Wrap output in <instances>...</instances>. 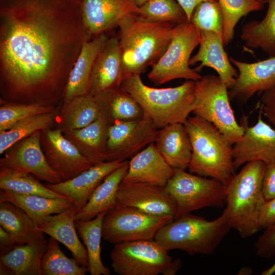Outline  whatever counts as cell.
Segmentation results:
<instances>
[{
	"label": "cell",
	"mask_w": 275,
	"mask_h": 275,
	"mask_svg": "<svg viewBox=\"0 0 275 275\" xmlns=\"http://www.w3.org/2000/svg\"><path fill=\"white\" fill-rule=\"evenodd\" d=\"M3 1L1 102L57 106L69 76L65 22L81 16V0Z\"/></svg>",
	"instance_id": "1"
},
{
	"label": "cell",
	"mask_w": 275,
	"mask_h": 275,
	"mask_svg": "<svg viewBox=\"0 0 275 275\" xmlns=\"http://www.w3.org/2000/svg\"><path fill=\"white\" fill-rule=\"evenodd\" d=\"M175 26L147 20L139 14L123 18L118 26L123 79L141 75L157 63L171 41Z\"/></svg>",
	"instance_id": "2"
},
{
	"label": "cell",
	"mask_w": 275,
	"mask_h": 275,
	"mask_svg": "<svg viewBox=\"0 0 275 275\" xmlns=\"http://www.w3.org/2000/svg\"><path fill=\"white\" fill-rule=\"evenodd\" d=\"M140 76L124 78L121 86L138 103L144 116L158 129L184 124L195 107V81L186 80L175 87L158 89L145 85Z\"/></svg>",
	"instance_id": "3"
},
{
	"label": "cell",
	"mask_w": 275,
	"mask_h": 275,
	"mask_svg": "<svg viewBox=\"0 0 275 275\" xmlns=\"http://www.w3.org/2000/svg\"><path fill=\"white\" fill-rule=\"evenodd\" d=\"M192 146L190 173L226 184L235 173L233 144L212 123L197 116L183 124Z\"/></svg>",
	"instance_id": "4"
},
{
	"label": "cell",
	"mask_w": 275,
	"mask_h": 275,
	"mask_svg": "<svg viewBox=\"0 0 275 275\" xmlns=\"http://www.w3.org/2000/svg\"><path fill=\"white\" fill-rule=\"evenodd\" d=\"M266 164L254 160L244 164L226 184V207L231 229L242 238L259 231L258 218L265 200L262 190Z\"/></svg>",
	"instance_id": "5"
},
{
	"label": "cell",
	"mask_w": 275,
	"mask_h": 275,
	"mask_svg": "<svg viewBox=\"0 0 275 275\" xmlns=\"http://www.w3.org/2000/svg\"><path fill=\"white\" fill-rule=\"evenodd\" d=\"M231 229L225 209L212 221L190 213L164 225L154 239L168 251L178 250L190 255H211Z\"/></svg>",
	"instance_id": "6"
},
{
	"label": "cell",
	"mask_w": 275,
	"mask_h": 275,
	"mask_svg": "<svg viewBox=\"0 0 275 275\" xmlns=\"http://www.w3.org/2000/svg\"><path fill=\"white\" fill-rule=\"evenodd\" d=\"M195 116L213 124L233 145L244 133L230 102L228 88L218 76L205 75L195 81Z\"/></svg>",
	"instance_id": "7"
},
{
	"label": "cell",
	"mask_w": 275,
	"mask_h": 275,
	"mask_svg": "<svg viewBox=\"0 0 275 275\" xmlns=\"http://www.w3.org/2000/svg\"><path fill=\"white\" fill-rule=\"evenodd\" d=\"M174 169L173 176L166 188L176 205L174 219L195 210L207 207L220 208L226 205V184L184 170Z\"/></svg>",
	"instance_id": "8"
},
{
	"label": "cell",
	"mask_w": 275,
	"mask_h": 275,
	"mask_svg": "<svg viewBox=\"0 0 275 275\" xmlns=\"http://www.w3.org/2000/svg\"><path fill=\"white\" fill-rule=\"evenodd\" d=\"M200 40V31L191 22L175 25L167 49L148 74L149 80L160 85L176 79H200L202 76L189 64L191 54Z\"/></svg>",
	"instance_id": "9"
},
{
	"label": "cell",
	"mask_w": 275,
	"mask_h": 275,
	"mask_svg": "<svg viewBox=\"0 0 275 275\" xmlns=\"http://www.w3.org/2000/svg\"><path fill=\"white\" fill-rule=\"evenodd\" d=\"M118 202L107 210L103 219V239L112 243L153 240L164 225L173 220Z\"/></svg>",
	"instance_id": "10"
},
{
	"label": "cell",
	"mask_w": 275,
	"mask_h": 275,
	"mask_svg": "<svg viewBox=\"0 0 275 275\" xmlns=\"http://www.w3.org/2000/svg\"><path fill=\"white\" fill-rule=\"evenodd\" d=\"M155 239L115 244L111 253L112 267L120 275H158L173 260Z\"/></svg>",
	"instance_id": "11"
},
{
	"label": "cell",
	"mask_w": 275,
	"mask_h": 275,
	"mask_svg": "<svg viewBox=\"0 0 275 275\" xmlns=\"http://www.w3.org/2000/svg\"><path fill=\"white\" fill-rule=\"evenodd\" d=\"M157 128L150 119L142 118L115 122L109 125L106 161H124L149 144L154 143Z\"/></svg>",
	"instance_id": "12"
},
{
	"label": "cell",
	"mask_w": 275,
	"mask_h": 275,
	"mask_svg": "<svg viewBox=\"0 0 275 275\" xmlns=\"http://www.w3.org/2000/svg\"><path fill=\"white\" fill-rule=\"evenodd\" d=\"M40 143L48 163L62 181L73 178L93 166L57 128L41 130Z\"/></svg>",
	"instance_id": "13"
},
{
	"label": "cell",
	"mask_w": 275,
	"mask_h": 275,
	"mask_svg": "<svg viewBox=\"0 0 275 275\" xmlns=\"http://www.w3.org/2000/svg\"><path fill=\"white\" fill-rule=\"evenodd\" d=\"M241 124L244 127L243 134L232 147L235 170L251 161L260 160L266 164L275 161V129L263 121L261 113L253 126H249L245 116Z\"/></svg>",
	"instance_id": "14"
},
{
	"label": "cell",
	"mask_w": 275,
	"mask_h": 275,
	"mask_svg": "<svg viewBox=\"0 0 275 275\" xmlns=\"http://www.w3.org/2000/svg\"><path fill=\"white\" fill-rule=\"evenodd\" d=\"M41 130L19 141L0 159V167L29 173L39 180L56 184L62 182L50 167L40 143Z\"/></svg>",
	"instance_id": "15"
},
{
	"label": "cell",
	"mask_w": 275,
	"mask_h": 275,
	"mask_svg": "<svg viewBox=\"0 0 275 275\" xmlns=\"http://www.w3.org/2000/svg\"><path fill=\"white\" fill-rule=\"evenodd\" d=\"M229 59L238 72L234 85L228 89L230 100L243 103L255 94L275 87V55L254 63L242 62L231 57Z\"/></svg>",
	"instance_id": "16"
},
{
	"label": "cell",
	"mask_w": 275,
	"mask_h": 275,
	"mask_svg": "<svg viewBox=\"0 0 275 275\" xmlns=\"http://www.w3.org/2000/svg\"><path fill=\"white\" fill-rule=\"evenodd\" d=\"M118 202L138 208L146 213L158 216L176 214L175 203L166 186L135 183H121L117 195Z\"/></svg>",
	"instance_id": "17"
},
{
	"label": "cell",
	"mask_w": 275,
	"mask_h": 275,
	"mask_svg": "<svg viewBox=\"0 0 275 275\" xmlns=\"http://www.w3.org/2000/svg\"><path fill=\"white\" fill-rule=\"evenodd\" d=\"M132 0H81V15L84 29L95 37L118 26L126 16L139 14Z\"/></svg>",
	"instance_id": "18"
},
{
	"label": "cell",
	"mask_w": 275,
	"mask_h": 275,
	"mask_svg": "<svg viewBox=\"0 0 275 275\" xmlns=\"http://www.w3.org/2000/svg\"><path fill=\"white\" fill-rule=\"evenodd\" d=\"M126 161H104L93 165L69 180L45 185L66 197L79 210L86 205L94 190L104 178Z\"/></svg>",
	"instance_id": "19"
},
{
	"label": "cell",
	"mask_w": 275,
	"mask_h": 275,
	"mask_svg": "<svg viewBox=\"0 0 275 275\" xmlns=\"http://www.w3.org/2000/svg\"><path fill=\"white\" fill-rule=\"evenodd\" d=\"M174 172V169L166 161L152 143L131 157L121 182L148 183L165 187Z\"/></svg>",
	"instance_id": "20"
},
{
	"label": "cell",
	"mask_w": 275,
	"mask_h": 275,
	"mask_svg": "<svg viewBox=\"0 0 275 275\" xmlns=\"http://www.w3.org/2000/svg\"><path fill=\"white\" fill-rule=\"evenodd\" d=\"M199 48L190 58L189 64L200 62L195 70L200 72L205 67L213 69L228 89L234 84L238 72L234 68L224 49L222 37L211 31H201Z\"/></svg>",
	"instance_id": "21"
},
{
	"label": "cell",
	"mask_w": 275,
	"mask_h": 275,
	"mask_svg": "<svg viewBox=\"0 0 275 275\" xmlns=\"http://www.w3.org/2000/svg\"><path fill=\"white\" fill-rule=\"evenodd\" d=\"M107 39V37L102 33L91 41L83 40L63 91V103H67L76 97L89 94L93 64Z\"/></svg>",
	"instance_id": "22"
},
{
	"label": "cell",
	"mask_w": 275,
	"mask_h": 275,
	"mask_svg": "<svg viewBox=\"0 0 275 275\" xmlns=\"http://www.w3.org/2000/svg\"><path fill=\"white\" fill-rule=\"evenodd\" d=\"M122 80L118 38H108L93 64L89 94L95 96L105 90L120 86Z\"/></svg>",
	"instance_id": "23"
},
{
	"label": "cell",
	"mask_w": 275,
	"mask_h": 275,
	"mask_svg": "<svg viewBox=\"0 0 275 275\" xmlns=\"http://www.w3.org/2000/svg\"><path fill=\"white\" fill-rule=\"evenodd\" d=\"M78 211L73 206L60 213L49 215L37 229L66 246L79 265L88 267L87 251L78 238L75 226V216Z\"/></svg>",
	"instance_id": "24"
},
{
	"label": "cell",
	"mask_w": 275,
	"mask_h": 275,
	"mask_svg": "<svg viewBox=\"0 0 275 275\" xmlns=\"http://www.w3.org/2000/svg\"><path fill=\"white\" fill-rule=\"evenodd\" d=\"M154 144L166 161L173 169L185 170L188 168L192 146L183 124H171L159 129Z\"/></svg>",
	"instance_id": "25"
},
{
	"label": "cell",
	"mask_w": 275,
	"mask_h": 275,
	"mask_svg": "<svg viewBox=\"0 0 275 275\" xmlns=\"http://www.w3.org/2000/svg\"><path fill=\"white\" fill-rule=\"evenodd\" d=\"M109 124L100 113L89 125L63 132L93 165L106 161V144Z\"/></svg>",
	"instance_id": "26"
},
{
	"label": "cell",
	"mask_w": 275,
	"mask_h": 275,
	"mask_svg": "<svg viewBox=\"0 0 275 275\" xmlns=\"http://www.w3.org/2000/svg\"><path fill=\"white\" fill-rule=\"evenodd\" d=\"M48 240L15 245L10 252L0 256L1 275H42L41 260Z\"/></svg>",
	"instance_id": "27"
},
{
	"label": "cell",
	"mask_w": 275,
	"mask_h": 275,
	"mask_svg": "<svg viewBox=\"0 0 275 275\" xmlns=\"http://www.w3.org/2000/svg\"><path fill=\"white\" fill-rule=\"evenodd\" d=\"M128 164L129 161L126 160L104 178L94 190L86 205L76 213L75 221L91 220L118 203V190L128 171Z\"/></svg>",
	"instance_id": "28"
},
{
	"label": "cell",
	"mask_w": 275,
	"mask_h": 275,
	"mask_svg": "<svg viewBox=\"0 0 275 275\" xmlns=\"http://www.w3.org/2000/svg\"><path fill=\"white\" fill-rule=\"evenodd\" d=\"M0 225L16 245L36 242L45 239L37 224L19 207L11 202H0Z\"/></svg>",
	"instance_id": "29"
},
{
	"label": "cell",
	"mask_w": 275,
	"mask_h": 275,
	"mask_svg": "<svg viewBox=\"0 0 275 275\" xmlns=\"http://www.w3.org/2000/svg\"><path fill=\"white\" fill-rule=\"evenodd\" d=\"M7 201L17 205L39 225L48 215L60 213L75 206L68 199L50 198L1 189L0 202Z\"/></svg>",
	"instance_id": "30"
},
{
	"label": "cell",
	"mask_w": 275,
	"mask_h": 275,
	"mask_svg": "<svg viewBox=\"0 0 275 275\" xmlns=\"http://www.w3.org/2000/svg\"><path fill=\"white\" fill-rule=\"evenodd\" d=\"M94 97L100 113L109 125L118 121L139 119L144 116L138 103L121 86L105 90Z\"/></svg>",
	"instance_id": "31"
},
{
	"label": "cell",
	"mask_w": 275,
	"mask_h": 275,
	"mask_svg": "<svg viewBox=\"0 0 275 275\" xmlns=\"http://www.w3.org/2000/svg\"><path fill=\"white\" fill-rule=\"evenodd\" d=\"M100 115L95 97L88 94L76 97L67 103H63L58 116L57 128L63 133L85 127Z\"/></svg>",
	"instance_id": "32"
},
{
	"label": "cell",
	"mask_w": 275,
	"mask_h": 275,
	"mask_svg": "<svg viewBox=\"0 0 275 275\" xmlns=\"http://www.w3.org/2000/svg\"><path fill=\"white\" fill-rule=\"evenodd\" d=\"M268 8L261 20H254L241 29L240 38L249 49H260L275 55V0H267Z\"/></svg>",
	"instance_id": "33"
},
{
	"label": "cell",
	"mask_w": 275,
	"mask_h": 275,
	"mask_svg": "<svg viewBox=\"0 0 275 275\" xmlns=\"http://www.w3.org/2000/svg\"><path fill=\"white\" fill-rule=\"evenodd\" d=\"M106 212L89 221H75V226L86 248L89 260V272L91 275H109L111 270L105 266L101 258L102 222Z\"/></svg>",
	"instance_id": "34"
},
{
	"label": "cell",
	"mask_w": 275,
	"mask_h": 275,
	"mask_svg": "<svg viewBox=\"0 0 275 275\" xmlns=\"http://www.w3.org/2000/svg\"><path fill=\"white\" fill-rule=\"evenodd\" d=\"M62 104L51 112L28 117L16 122L9 129L0 132V154L36 131L52 128L56 125Z\"/></svg>",
	"instance_id": "35"
},
{
	"label": "cell",
	"mask_w": 275,
	"mask_h": 275,
	"mask_svg": "<svg viewBox=\"0 0 275 275\" xmlns=\"http://www.w3.org/2000/svg\"><path fill=\"white\" fill-rule=\"evenodd\" d=\"M34 176L26 172L0 167V188L21 194L68 199L50 189Z\"/></svg>",
	"instance_id": "36"
},
{
	"label": "cell",
	"mask_w": 275,
	"mask_h": 275,
	"mask_svg": "<svg viewBox=\"0 0 275 275\" xmlns=\"http://www.w3.org/2000/svg\"><path fill=\"white\" fill-rule=\"evenodd\" d=\"M58 241L48 239L47 249L41 260L42 275H85L88 267L79 265L75 259L68 258L62 251Z\"/></svg>",
	"instance_id": "37"
},
{
	"label": "cell",
	"mask_w": 275,
	"mask_h": 275,
	"mask_svg": "<svg viewBox=\"0 0 275 275\" xmlns=\"http://www.w3.org/2000/svg\"><path fill=\"white\" fill-rule=\"evenodd\" d=\"M223 16L222 39L224 46L232 40L238 21L248 14L263 9L257 0H217Z\"/></svg>",
	"instance_id": "38"
},
{
	"label": "cell",
	"mask_w": 275,
	"mask_h": 275,
	"mask_svg": "<svg viewBox=\"0 0 275 275\" xmlns=\"http://www.w3.org/2000/svg\"><path fill=\"white\" fill-rule=\"evenodd\" d=\"M139 10V15L151 21L176 25L187 21L184 10L175 0H148Z\"/></svg>",
	"instance_id": "39"
},
{
	"label": "cell",
	"mask_w": 275,
	"mask_h": 275,
	"mask_svg": "<svg viewBox=\"0 0 275 275\" xmlns=\"http://www.w3.org/2000/svg\"><path fill=\"white\" fill-rule=\"evenodd\" d=\"M58 106L1 102L0 132L9 129L16 122L23 119L51 112Z\"/></svg>",
	"instance_id": "40"
},
{
	"label": "cell",
	"mask_w": 275,
	"mask_h": 275,
	"mask_svg": "<svg viewBox=\"0 0 275 275\" xmlns=\"http://www.w3.org/2000/svg\"><path fill=\"white\" fill-rule=\"evenodd\" d=\"M191 23L200 31H211L222 37L223 16L218 2H204L195 8Z\"/></svg>",
	"instance_id": "41"
},
{
	"label": "cell",
	"mask_w": 275,
	"mask_h": 275,
	"mask_svg": "<svg viewBox=\"0 0 275 275\" xmlns=\"http://www.w3.org/2000/svg\"><path fill=\"white\" fill-rule=\"evenodd\" d=\"M255 248L260 257L271 259L275 256V223L264 229L255 243Z\"/></svg>",
	"instance_id": "42"
},
{
	"label": "cell",
	"mask_w": 275,
	"mask_h": 275,
	"mask_svg": "<svg viewBox=\"0 0 275 275\" xmlns=\"http://www.w3.org/2000/svg\"><path fill=\"white\" fill-rule=\"evenodd\" d=\"M262 96L256 104L257 108L268 122L275 129V87L262 93Z\"/></svg>",
	"instance_id": "43"
},
{
	"label": "cell",
	"mask_w": 275,
	"mask_h": 275,
	"mask_svg": "<svg viewBox=\"0 0 275 275\" xmlns=\"http://www.w3.org/2000/svg\"><path fill=\"white\" fill-rule=\"evenodd\" d=\"M275 223V198L265 201L261 205L258 218L259 231Z\"/></svg>",
	"instance_id": "44"
},
{
	"label": "cell",
	"mask_w": 275,
	"mask_h": 275,
	"mask_svg": "<svg viewBox=\"0 0 275 275\" xmlns=\"http://www.w3.org/2000/svg\"><path fill=\"white\" fill-rule=\"evenodd\" d=\"M262 190L265 201L275 198V161L266 164Z\"/></svg>",
	"instance_id": "45"
},
{
	"label": "cell",
	"mask_w": 275,
	"mask_h": 275,
	"mask_svg": "<svg viewBox=\"0 0 275 275\" xmlns=\"http://www.w3.org/2000/svg\"><path fill=\"white\" fill-rule=\"evenodd\" d=\"M15 244L10 234L2 227H0V256L11 251Z\"/></svg>",
	"instance_id": "46"
},
{
	"label": "cell",
	"mask_w": 275,
	"mask_h": 275,
	"mask_svg": "<svg viewBox=\"0 0 275 275\" xmlns=\"http://www.w3.org/2000/svg\"><path fill=\"white\" fill-rule=\"evenodd\" d=\"M184 10L188 21H190L195 8L199 4L204 2H217V0H176Z\"/></svg>",
	"instance_id": "47"
},
{
	"label": "cell",
	"mask_w": 275,
	"mask_h": 275,
	"mask_svg": "<svg viewBox=\"0 0 275 275\" xmlns=\"http://www.w3.org/2000/svg\"><path fill=\"white\" fill-rule=\"evenodd\" d=\"M182 261L179 258L173 259L164 267L161 274L175 275L182 266Z\"/></svg>",
	"instance_id": "48"
},
{
	"label": "cell",
	"mask_w": 275,
	"mask_h": 275,
	"mask_svg": "<svg viewBox=\"0 0 275 275\" xmlns=\"http://www.w3.org/2000/svg\"><path fill=\"white\" fill-rule=\"evenodd\" d=\"M253 272V269L248 266H244L241 268L238 271L239 275H250Z\"/></svg>",
	"instance_id": "49"
},
{
	"label": "cell",
	"mask_w": 275,
	"mask_h": 275,
	"mask_svg": "<svg viewBox=\"0 0 275 275\" xmlns=\"http://www.w3.org/2000/svg\"><path fill=\"white\" fill-rule=\"evenodd\" d=\"M275 272V262L269 268L263 270L261 274L262 275H271Z\"/></svg>",
	"instance_id": "50"
},
{
	"label": "cell",
	"mask_w": 275,
	"mask_h": 275,
	"mask_svg": "<svg viewBox=\"0 0 275 275\" xmlns=\"http://www.w3.org/2000/svg\"><path fill=\"white\" fill-rule=\"evenodd\" d=\"M148 0H132L134 4L138 7H141Z\"/></svg>",
	"instance_id": "51"
},
{
	"label": "cell",
	"mask_w": 275,
	"mask_h": 275,
	"mask_svg": "<svg viewBox=\"0 0 275 275\" xmlns=\"http://www.w3.org/2000/svg\"><path fill=\"white\" fill-rule=\"evenodd\" d=\"M257 1L263 5H264L265 3H267V0H257Z\"/></svg>",
	"instance_id": "52"
}]
</instances>
